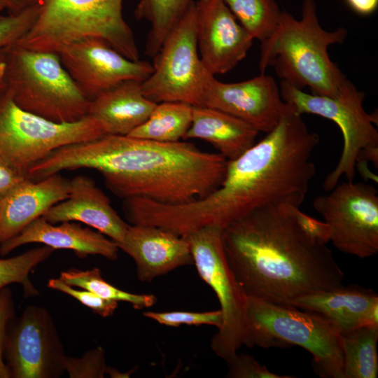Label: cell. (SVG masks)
<instances>
[{
    "label": "cell",
    "mask_w": 378,
    "mask_h": 378,
    "mask_svg": "<svg viewBox=\"0 0 378 378\" xmlns=\"http://www.w3.org/2000/svg\"><path fill=\"white\" fill-rule=\"evenodd\" d=\"M59 278L70 286L88 290L104 299L128 302L136 309L150 307L157 302L153 294L132 293L116 288L102 277L98 267L85 270L69 268L62 271Z\"/></svg>",
    "instance_id": "83f0119b"
},
{
    "label": "cell",
    "mask_w": 378,
    "mask_h": 378,
    "mask_svg": "<svg viewBox=\"0 0 378 378\" xmlns=\"http://www.w3.org/2000/svg\"><path fill=\"white\" fill-rule=\"evenodd\" d=\"M258 134L249 124L227 113L203 106H192L191 125L183 139L205 141L226 160H232L255 143Z\"/></svg>",
    "instance_id": "603a6c76"
},
{
    "label": "cell",
    "mask_w": 378,
    "mask_h": 378,
    "mask_svg": "<svg viewBox=\"0 0 378 378\" xmlns=\"http://www.w3.org/2000/svg\"><path fill=\"white\" fill-rule=\"evenodd\" d=\"M69 189V180L57 173L38 181L27 178L1 197L0 244L66 200Z\"/></svg>",
    "instance_id": "d6986e66"
},
{
    "label": "cell",
    "mask_w": 378,
    "mask_h": 378,
    "mask_svg": "<svg viewBox=\"0 0 378 378\" xmlns=\"http://www.w3.org/2000/svg\"><path fill=\"white\" fill-rule=\"evenodd\" d=\"M69 183V197L50 207L43 217L52 224L82 223L117 244L122 242L130 224L120 218L95 182L88 176L78 175Z\"/></svg>",
    "instance_id": "ac0fdd59"
},
{
    "label": "cell",
    "mask_w": 378,
    "mask_h": 378,
    "mask_svg": "<svg viewBox=\"0 0 378 378\" xmlns=\"http://www.w3.org/2000/svg\"><path fill=\"white\" fill-rule=\"evenodd\" d=\"M227 160L186 141L158 142L104 134L62 146L38 164L43 176L62 170L92 169L106 187L125 200L148 199L183 204L202 198L221 183Z\"/></svg>",
    "instance_id": "7a4b0ae2"
},
{
    "label": "cell",
    "mask_w": 378,
    "mask_h": 378,
    "mask_svg": "<svg viewBox=\"0 0 378 378\" xmlns=\"http://www.w3.org/2000/svg\"><path fill=\"white\" fill-rule=\"evenodd\" d=\"M35 20V10L28 7L7 15L0 14V51L17 43L30 30Z\"/></svg>",
    "instance_id": "1f68e13d"
},
{
    "label": "cell",
    "mask_w": 378,
    "mask_h": 378,
    "mask_svg": "<svg viewBox=\"0 0 378 378\" xmlns=\"http://www.w3.org/2000/svg\"><path fill=\"white\" fill-rule=\"evenodd\" d=\"M135 371V369H131L126 372H122L120 370L107 366L106 370V374H108L110 377L112 378H127L130 377V375Z\"/></svg>",
    "instance_id": "74e56055"
},
{
    "label": "cell",
    "mask_w": 378,
    "mask_h": 378,
    "mask_svg": "<svg viewBox=\"0 0 378 378\" xmlns=\"http://www.w3.org/2000/svg\"><path fill=\"white\" fill-rule=\"evenodd\" d=\"M288 204L258 208L223 229L227 262L248 297L291 306L305 295L343 286L331 251Z\"/></svg>",
    "instance_id": "6da1fadb"
},
{
    "label": "cell",
    "mask_w": 378,
    "mask_h": 378,
    "mask_svg": "<svg viewBox=\"0 0 378 378\" xmlns=\"http://www.w3.org/2000/svg\"><path fill=\"white\" fill-rule=\"evenodd\" d=\"M248 348L299 346L313 357L314 372L323 378H344L341 330L328 318L294 306L248 297Z\"/></svg>",
    "instance_id": "8992f818"
},
{
    "label": "cell",
    "mask_w": 378,
    "mask_h": 378,
    "mask_svg": "<svg viewBox=\"0 0 378 378\" xmlns=\"http://www.w3.org/2000/svg\"><path fill=\"white\" fill-rule=\"evenodd\" d=\"M47 286L74 298L90 309L93 313L104 318L112 316L118 306V302L104 299L86 289L75 288L74 286L64 283L59 278L49 279Z\"/></svg>",
    "instance_id": "d6a6232c"
},
{
    "label": "cell",
    "mask_w": 378,
    "mask_h": 378,
    "mask_svg": "<svg viewBox=\"0 0 378 378\" xmlns=\"http://www.w3.org/2000/svg\"><path fill=\"white\" fill-rule=\"evenodd\" d=\"M6 8V6L3 2L0 1V13Z\"/></svg>",
    "instance_id": "60d3db41"
},
{
    "label": "cell",
    "mask_w": 378,
    "mask_h": 378,
    "mask_svg": "<svg viewBox=\"0 0 378 378\" xmlns=\"http://www.w3.org/2000/svg\"><path fill=\"white\" fill-rule=\"evenodd\" d=\"M140 81L129 80L90 100L88 114L104 134L128 135L144 123L156 106L146 98Z\"/></svg>",
    "instance_id": "7402d4cb"
},
{
    "label": "cell",
    "mask_w": 378,
    "mask_h": 378,
    "mask_svg": "<svg viewBox=\"0 0 378 378\" xmlns=\"http://www.w3.org/2000/svg\"><path fill=\"white\" fill-rule=\"evenodd\" d=\"M318 195L313 207L330 229V241L340 251L365 258L378 252V192L365 183H337Z\"/></svg>",
    "instance_id": "7c38bea8"
},
{
    "label": "cell",
    "mask_w": 378,
    "mask_h": 378,
    "mask_svg": "<svg viewBox=\"0 0 378 378\" xmlns=\"http://www.w3.org/2000/svg\"><path fill=\"white\" fill-rule=\"evenodd\" d=\"M319 140L302 115L286 104L272 130L239 157L227 160L220 185L188 204L190 216L201 226L223 229L267 205L300 207L316 174L312 156Z\"/></svg>",
    "instance_id": "3957f363"
},
{
    "label": "cell",
    "mask_w": 378,
    "mask_h": 378,
    "mask_svg": "<svg viewBox=\"0 0 378 378\" xmlns=\"http://www.w3.org/2000/svg\"><path fill=\"white\" fill-rule=\"evenodd\" d=\"M200 278L214 291L223 316L211 340L218 356L230 360L248 344V296L232 270L225 253L223 229L206 226L183 236Z\"/></svg>",
    "instance_id": "30bf717a"
},
{
    "label": "cell",
    "mask_w": 378,
    "mask_h": 378,
    "mask_svg": "<svg viewBox=\"0 0 378 378\" xmlns=\"http://www.w3.org/2000/svg\"><path fill=\"white\" fill-rule=\"evenodd\" d=\"M57 54L78 88L90 100L123 81L143 82L153 71L149 62L128 59L95 37L72 42Z\"/></svg>",
    "instance_id": "5bb4252c"
},
{
    "label": "cell",
    "mask_w": 378,
    "mask_h": 378,
    "mask_svg": "<svg viewBox=\"0 0 378 378\" xmlns=\"http://www.w3.org/2000/svg\"><path fill=\"white\" fill-rule=\"evenodd\" d=\"M195 7L203 65L212 75L232 70L246 56L253 38L222 0H200Z\"/></svg>",
    "instance_id": "2e32d148"
},
{
    "label": "cell",
    "mask_w": 378,
    "mask_h": 378,
    "mask_svg": "<svg viewBox=\"0 0 378 378\" xmlns=\"http://www.w3.org/2000/svg\"><path fill=\"white\" fill-rule=\"evenodd\" d=\"M15 312L10 289L7 286L0 290V378H10V374L4 358V351L8 322Z\"/></svg>",
    "instance_id": "e575fe53"
},
{
    "label": "cell",
    "mask_w": 378,
    "mask_h": 378,
    "mask_svg": "<svg viewBox=\"0 0 378 378\" xmlns=\"http://www.w3.org/2000/svg\"><path fill=\"white\" fill-rule=\"evenodd\" d=\"M136 265L139 281L150 282L172 270L193 265L186 239L156 226L130 225L124 239L117 244Z\"/></svg>",
    "instance_id": "e0dca14e"
},
{
    "label": "cell",
    "mask_w": 378,
    "mask_h": 378,
    "mask_svg": "<svg viewBox=\"0 0 378 378\" xmlns=\"http://www.w3.org/2000/svg\"><path fill=\"white\" fill-rule=\"evenodd\" d=\"M153 67V73L141 83L146 98L156 104L174 102L200 106L206 79L211 74L198 55L195 3L164 39L154 56Z\"/></svg>",
    "instance_id": "8fae6325"
},
{
    "label": "cell",
    "mask_w": 378,
    "mask_h": 378,
    "mask_svg": "<svg viewBox=\"0 0 378 378\" xmlns=\"http://www.w3.org/2000/svg\"><path fill=\"white\" fill-rule=\"evenodd\" d=\"M63 346L48 311L29 305L6 337L4 358L10 377L55 378L64 372Z\"/></svg>",
    "instance_id": "4fadbf2b"
},
{
    "label": "cell",
    "mask_w": 378,
    "mask_h": 378,
    "mask_svg": "<svg viewBox=\"0 0 378 378\" xmlns=\"http://www.w3.org/2000/svg\"><path fill=\"white\" fill-rule=\"evenodd\" d=\"M347 34L344 27L324 29L315 1L303 0L299 19L282 11L274 31L260 42V73L273 67L281 80L298 88L308 87L312 94L337 97L350 80L330 59L328 49L342 43Z\"/></svg>",
    "instance_id": "277c9868"
},
{
    "label": "cell",
    "mask_w": 378,
    "mask_h": 378,
    "mask_svg": "<svg viewBox=\"0 0 378 378\" xmlns=\"http://www.w3.org/2000/svg\"><path fill=\"white\" fill-rule=\"evenodd\" d=\"M194 0H140L134 11L137 19H145L152 26L146 54L155 56L164 39L181 20Z\"/></svg>",
    "instance_id": "484cf974"
},
{
    "label": "cell",
    "mask_w": 378,
    "mask_h": 378,
    "mask_svg": "<svg viewBox=\"0 0 378 378\" xmlns=\"http://www.w3.org/2000/svg\"><path fill=\"white\" fill-rule=\"evenodd\" d=\"M104 135L88 115L55 122L19 107L5 85L0 90V157L27 178L29 169L55 150Z\"/></svg>",
    "instance_id": "9c48e42d"
},
{
    "label": "cell",
    "mask_w": 378,
    "mask_h": 378,
    "mask_svg": "<svg viewBox=\"0 0 378 378\" xmlns=\"http://www.w3.org/2000/svg\"><path fill=\"white\" fill-rule=\"evenodd\" d=\"M6 59L4 50L0 51V90L6 85Z\"/></svg>",
    "instance_id": "f35d334b"
},
{
    "label": "cell",
    "mask_w": 378,
    "mask_h": 378,
    "mask_svg": "<svg viewBox=\"0 0 378 378\" xmlns=\"http://www.w3.org/2000/svg\"><path fill=\"white\" fill-rule=\"evenodd\" d=\"M54 251V248L43 245L16 256L0 258V290L10 284H20L26 297L38 295V291L31 281L29 274Z\"/></svg>",
    "instance_id": "f1b7e54d"
},
{
    "label": "cell",
    "mask_w": 378,
    "mask_h": 378,
    "mask_svg": "<svg viewBox=\"0 0 378 378\" xmlns=\"http://www.w3.org/2000/svg\"><path fill=\"white\" fill-rule=\"evenodd\" d=\"M253 39L260 42L276 29L281 10L275 0H222Z\"/></svg>",
    "instance_id": "4316f807"
},
{
    "label": "cell",
    "mask_w": 378,
    "mask_h": 378,
    "mask_svg": "<svg viewBox=\"0 0 378 378\" xmlns=\"http://www.w3.org/2000/svg\"><path fill=\"white\" fill-rule=\"evenodd\" d=\"M200 106L227 113L267 134L278 124L286 104L270 76L261 74L247 80L225 83L210 74Z\"/></svg>",
    "instance_id": "9a60e30c"
},
{
    "label": "cell",
    "mask_w": 378,
    "mask_h": 378,
    "mask_svg": "<svg viewBox=\"0 0 378 378\" xmlns=\"http://www.w3.org/2000/svg\"><path fill=\"white\" fill-rule=\"evenodd\" d=\"M32 8L36 20L17 43L34 50L57 53L66 45L99 38L128 59L139 60L133 33L122 16V0H15Z\"/></svg>",
    "instance_id": "5b68a950"
},
{
    "label": "cell",
    "mask_w": 378,
    "mask_h": 378,
    "mask_svg": "<svg viewBox=\"0 0 378 378\" xmlns=\"http://www.w3.org/2000/svg\"><path fill=\"white\" fill-rule=\"evenodd\" d=\"M291 306L318 314L334 322L341 332L378 326V295L360 285L342 286L294 300Z\"/></svg>",
    "instance_id": "44dd1931"
},
{
    "label": "cell",
    "mask_w": 378,
    "mask_h": 378,
    "mask_svg": "<svg viewBox=\"0 0 378 378\" xmlns=\"http://www.w3.org/2000/svg\"><path fill=\"white\" fill-rule=\"evenodd\" d=\"M348 6L356 13L368 15L377 8L378 0H346Z\"/></svg>",
    "instance_id": "8d00e7d4"
},
{
    "label": "cell",
    "mask_w": 378,
    "mask_h": 378,
    "mask_svg": "<svg viewBox=\"0 0 378 378\" xmlns=\"http://www.w3.org/2000/svg\"><path fill=\"white\" fill-rule=\"evenodd\" d=\"M27 177L13 169L0 157V197L4 196Z\"/></svg>",
    "instance_id": "d590c367"
},
{
    "label": "cell",
    "mask_w": 378,
    "mask_h": 378,
    "mask_svg": "<svg viewBox=\"0 0 378 378\" xmlns=\"http://www.w3.org/2000/svg\"><path fill=\"white\" fill-rule=\"evenodd\" d=\"M192 106L174 102L158 103L148 118L127 136L163 143L183 139L192 122Z\"/></svg>",
    "instance_id": "d4e9b609"
},
{
    "label": "cell",
    "mask_w": 378,
    "mask_h": 378,
    "mask_svg": "<svg viewBox=\"0 0 378 378\" xmlns=\"http://www.w3.org/2000/svg\"><path fill=\"white\" fill-rule=\"evenodd\" d=\"M0 198H1V197H0Z\"/></svg>",
    "instance_id": "b9f144b4"
},
{
    "label": "cell",
    "mask_w": 378,
    "mask_h": 378,
    "mask_svg": "<svg viewBox=\"0 0 378 378\" xmlns=\"http://www.w3.org/2000/svg\"><path fill=\"white\" fill-rule=\"evenodd\" d=\"M281 99L299 114L317 115L334 122L343 136V148L335 168L326 176L323 186L331 190L344 176L353 181L356 164L367 158L377 167L378 132L375 115L363 107L365 94L351 81L337 97H331L307 93L285 81L280 83Z\"/></svg>",
    "instance_id": "ba28073f"
},
{
    "label": "cell",
    "mask_w": 378,
    "mask_h": 378,
    "mask_svg": "<svg viewBox=\"0 0 378 378\" xmlns=\"http://www.w3.org/2000/svg\"><path fill=\"white\" fill-rule=\"evenodd\" d=\"M63 365L70 378H103L108 366L105 351L101 346L89 350L80 358L65 356Z\"/></svg>",
    "instance_id": "4dcf8cb0"
},
{
    "label": "cell",
    "mask_w": 378,
    "mask_h": 378,
    "mask_svg": "<svg viewBox=\"0 0 378 378\" xmlns=\"http://www.w3.org/2000/svg\"><path fill=\"white\" fill-rule=\"evenodd\" d=\"M143 315L159 324L169 327H178L181 325H209L216 326L218 328L220 326L223 320L222 313L220 309L203 312L185 311L158 312L147 311L144 312Z\"/></svg>",
    "instance_id": "f546056e"
},
{
    "label": "cell",
    "mask_w": 378,
    "mask_h": 378,
    "mask_svg": "<svg viewBox=\"0 0 378 378\" xmlns=\"http://www.w3.org/2000/svg\"><path fill=\"white\" fill-rule=\"evenodd\" d=\"M4 52L6 85L19 107L59 123L87 116L90 100L78 88L58 54L18 43Z\"/></svg>",
    "instance_id": "52a82bcc"
},
{
    "label": "cell",
    "mask_w": 378,
    "mask_h": 378,
    "mask_svg": "<svg viewBox=\"0 0 378 378\" xmlns=\"http://www.w3.org/2000/svg\"><path fill=\"white\" fill-rule=\"evenodd\" d=\"M344 378H377L378 326L341 332Z\"/></svg>",
    "instance_id": "cb8c5ba5"
},
{
    "label": "cell",
    "mask_w": 378,
    "mask_h": 378,
    "mask_svg": "<svg viewBox=\"0 0 378 378\" xmlns=\"http://www.w3.org/2000/svg\"><path fill=\"white\" fill-rule=\"evenodd\" d=\"M227 363V377L230 378H292V376L279 375L270 372L254 357L238 352Z\"/></svg>",
    "instance_id": "836d02e7"
},
{
    "label": "cell",
    "mask_w": 378,
    "mask_h": 378,
    "mask_svg": "<svg viewBox=\"0 0 378 378\" xmlns=\"http://www.w3.org/2000/svg\"><path fill=\"white\" fill-rule=\"evenodd\" d=\"M59 225L41 216L18 234L0 244V255H6L22 245L38 243L56 249L73 251L79 258L98 255L108 260L118 258L119 248L113 240L98 231L83 227L78 222L64 221Z\"/></svg>",
    "instance_id": "ffe728a7"
},
{
    "label": "cell",
    "mask_w": 378,
    "mask_h": 378,
    "mask_svg": "<svg viewBox=\"0 0 378 378\" xmlns=\"http://www.w3.org/2000/svg\"><path fill=\"white\" fill-rule=\"evenodd\" d=\"M3 2L10 13H16L20 10L18 4L15 0H0Z\"/></svg>",
    "instance_id": "ab89813d"
}]
</instances>
